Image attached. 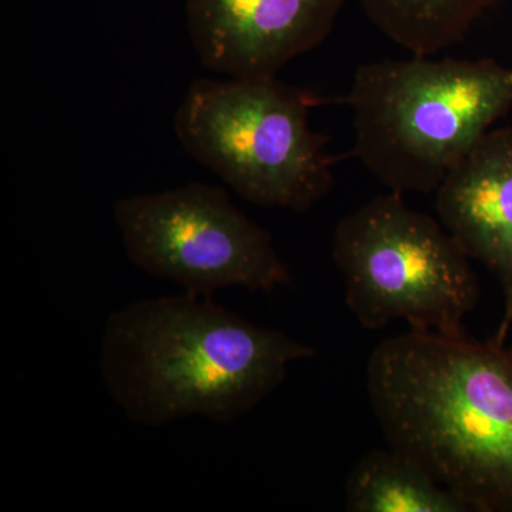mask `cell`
Masks as SVG:
<instances>
[{
	"label": "cell",
	"mask_w": 512,
	"mask_h": 512,
	"mask_svg": "<svg viewBox=\"0 0 512 512\" xmlns=\"http://www.w3.org/2000/svg\"><path fill=\"white\" fill-rule=\"evenodd\" d=\"M510 333H512V305L510 308L504 309V319L503 322H501L500 332L495 336V339L505 343V339H507Z\"/></svg>",
	"instance_id": "8fae6325"
},
{
	"label": "cell",
	"mask_w": 512,
	"mask_h": 512,
	"mask_svg": "<svg viewBox=\"0 0 512 512\" xmlns=\"http://www.w3.org/2000/svg\"><path fill=\"white\" fill-rule=\"evenodd\" d=\"M437 217L468 258L490 269L512 305V126L493 128L436 191Z\"/></svg>",
	"instance_id": "ba28073f"
},
{
	"label": "cell",
	"mask_w": 512,
	"mask_h": 512,
	"mask_svg": "<svg viewBox=\"0 0 512 512\" xmlns=\"http://www.w3.org/2000/svg\"><path fill=\"white\" fill-rule=\"evenodd\" d=\"M367 396L393 450L473 512H512V348L410 329L383 340Z\"/></svg>",
	"instance_id": "6da1fadb"
},
{
	"label": "cell",
	"mask_w": 512,
	"mask_h": 512,
	"mask_svg": "<svg viewBox=\"0 0 512 512\" xmlns=\"http://www.w3.org/2000/svg\"><path fill=\"white\" fill-rule=\"evenodd\" d=\"M128 261L184 292L239 288L271 293L292 281L274 239L224 188L191 183L114 202Z\"/></svg>",
	"instance_id": "8992f818"
},
{
	"label": "cell",
	"mask_w": 512,
	"mask_h": 512,
	"mask_svg": "<svg viewBox=\"0 0 512 512\" xmlns=\"http://www.w3.org/2000/svg\"><path fill=\"white\" fill-rule=\"evenodd\" d=\"M345 0H187L201 63L232 79H269L322 45Z\"/></svg>",
	"instance_id": "52a82bcc"
},
{
	"label": "cell",
	"mask_w": 512,
	"mask_h": 512,
	"mask_svg": "<svg viewBox=\"0 0 512 512\" xmlns=\"http://www.w3.org/2000/svg\"><path fill=\"white\" fill-rule=\"evenodd\" d=\"M500 0H357L370 22L412 55L436 56L463 42Z\"/></svg>",
	"instance_id": "30bf717a"
},
{
	"label": "cell",
	"mask_w": 512,
	"mask_h": 512,
	"mask_svg": "<svg viewBox=\"0 0 512 512\" xmlns=\"http://www.w3.org/2000/svg\"><path fill=\"white\" fill-rule=\"evenodd\" d=\"M332 256L346 305L363 328L406 320L410 329L467 336L464 322L480 302L471 259L403 194L390 191L342 218Z\"/></svg>",
	"instance_id": "5b68a950"
},
{
	"label": "cell",
	"mask_w": 512,
	"mask_h": 512,
	"mask_svg": "<svg viewBox=\"0 0 512 512\" xmlns=\"http://www.w3.org/2000/svg\"><path fill=\"white\" fill-rule=\"evenodd\" d=\"M316 352L255 325L212 296L143 299L111 313L100 372L114 402L138 426L204 417L229 424L285 382L289 366Z\"/></svg>",
	"instance_id": "7a4b0ae2"
},
{
	"label": "cell",
	"mask_w": 512,
	"mask_h": 512,
	"mask_svg": "<svg viewBox=\"0 0 512 512\" xmlns=\"http://www.w3.org/2000/svg\"><path fill=\"white\" fill-rule=\"evenodd\" d=\"M340 101L353 111L357 160L390 191L430 194L512 109V66L379 60L357 67Z\"/></svg>",
	"instance_id": "3957f363"
},
{
	"label": "cell",
	"mask_w": 512,
	"mask_h": 512,
	"mask_svg": "<svg viewBox=\"0 0 512 512\" xmlns=\"http://www.w3.org/2000/svg\"><path fill=\"white\" fill-rule=\"evenodd\" d=\"M350 512H473L413 458L393 450L365 454L346 481Z\"/></svg>",
	"instance_id": "9c48e42d"
},
{
	"label": "cell",
	"mask_w": 512,
	"mask_h": 512,
	"mask_svg": "<svg viewBox=\"0 0 512 512\" xmlns=\"http://www.w3.org/2000/svg\"><path fill=\"white\" fill-rule=\"evenodd\" d=\"M318 94L269 79L195 80L175 113L184 150L255 205L305 212L333 187Z\"/></svg>",
	"instance_id": "277c9868"
}]
</instances>
